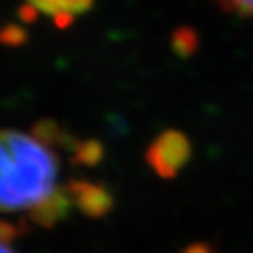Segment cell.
Wrapping results in <instances>:
<instances>
[{"label":"cell","mask_w":253,"mask_h":253,"mask_svg":"<svg viewBox=\"0 0 253 253\" xmlns=\"http://www.w3.org/2000/svg\"><path fill=\"white\" fill-rule=\"evenodd\" d=\"M74 206H72V201L65 192V188H56L49 197H46L42 202H39L28 211V220L34 225L51 229V227L58 225L60 221L67 218L69 211Z\"/></svg>","instance_id":"obj_5"},{"label":"cell","mask_w":253,"mask_h":253,"mask_svg":"<svg viewBox=\"0 0 253 253\" xmlns=\"http://www.w3.org/2000/svg\"><path fill=\"white\" fill-rule=\"evenodd\" d=\"M71 155H72V162L76 166L95 167L102 162L106 151H104V144L100 141H97V139H86V141H79L78 139Z\"/></svg>","instance_id":"obj_7"},{"label":"cell","mask_w":253,"mask_h":253,"mask_svg":"<svg viewBox=\"0 0 253 253\" xmlns=\"http://www.w3.org/2000/svg\"><path fill=\"white\" fill-rule=\"evenodd\" d=\"M32 135L37 137L41 142H44L46 146L53 148H62V150L72 151L76 146L78 139L72 137L65 128L58 125L56 122H51V120H41L34 125L32 128Z\"/></svg>","instance_id":"obj_6"},{"label":"cell","mask_w":253,"mask_h":253,"mask_svg":"<svg viewBox=\"0 0 253 253\" xmlns=\"http://www.w3.org/2000/svg\"><path fill=\"white\" fill-rule=\"evenodd\" d=\"M181 253H216V250L210 243H192Z\"/></svg>","instance_id":"obj_12"},{"label":"cell","mask_w":253,"mask_h":253,"mask_svg":"<svg viewBox=\"0 0 253 253\" xmlns=\"http://www.w3.org/2000/svg\"><path fill=\"white\" fill-rule=\"evenodd\" d=\"M0 253H14V252L9 248V245H5V243H0Z\"/></svg>","instance_id":"obj_13"},{"label":"cell","mask_w":253,"mask_h":253,"mask_svg":"<svg viewBox=\"0 0 253 253\" xmlns=\"http://www.w3.org/2000/svg\"><path fill=\"white\" fill-rule=\"evenodd\" d=\"M223 11L237 16H253V0H214Z\"/></svg>","instance_id":"obj_9"},{"label":"cell","mask_w":253,"mask_h":253,"mask_svg":"<svg viewBox=\"0 0 253 253\" xmlns=\"http://www.w3.org/2000/svg\"><path fill=\"white\" fill-rule=\"evenodd\" d=\"M194 153L188 135L176 128H167L151 141L146 150V162L157 176L172 179L186 167Z\"/></svg>","instance_id":"obj_2"},{"label":"cell","mask_w":253,"mask_h":253,"mask_svg":"<svg viewBox=\"0 0 253 253\" xmlns=\"http://www.w3.org/2000/svg\"><path fill=\"white\" fill-rule=\"evenodd\" d=\"M95 0H25V11L30 14V20L36 14L51 18L58 28H67L78 16L91 9Z\"/></svg>","instance_id":"obj_4"},{"label":"cell","mask_w":253,"mask_h":253,"mask_svg":"<svg viewBox=\"0 0 253 253\" xmlns=\"http://www.w3.org/2000/svg\"><path fill=\"white\" fill-rule=\"evenodd\" d=\"M170 46L172 51L181 58H188V56L195 55L199 47V34L190 27H181L174 32L170 37Z\"/></svg>","instance_id":"obj_8"},{"label":"cell","mask_w":253,"mask_h":253,"mask_svg":"<svg viewBox=\"0 0 253 253\" xmlns=\"http://www.w3.org/2000/svg\"><path fill=\"white\" fill-rule=\"evenodd\" d=\"M25 39H27V34L18 27H7L0 32V41L4 44H21Z\"/></svg>","instance_id":"obj_11"},{"label":"cell","mask_w":253,"mask_h":253,"mask_svg":"<svg viewBox=\"0 0 253 253\" xmlns=\"http://www.w3.org/2000/svg\"><path fill=\"white\" fill-rule=\"evenodd\" d=\"M21 234H25L23 225H14V223H7V221H0V243L9 245L11 241L18 239Z\"/></svg>","instance_id":"obj_10"},{"label":"cell","mask_w":253,"mask_h":253,"mask_svg":"<svg viewBox=\"0 0 253 253\" xmlns=\"http://www.w3.org/2000/svg\"><path fill=\"white\" fill-rule=\"evenodd\" d=\"M58 160L34 135L0 130V211H30L55 192Z\"/></svg>","instance_id":"obj_1"},{"label":"cell","mask_w":253,"mask_h":253,"mask_svg":"<svg viewBox=\"0 0 253 253\" xmlns=\"http://www.w3.org/2000/svg\"><path fill=\"white\" fill-rule=\"evenodd\" d=\"M72 201V206L78 208L88 218H104L115 208V197L109 188L100 183L74 179L63 186Z\"/></svg>","instance_id":"obj_3"}]
</instances>
